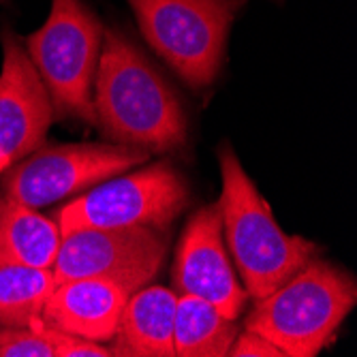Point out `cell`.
Returning <instances> with one entry per match:
<instances>
[{
    "mask_svg": "<svg viewBox=\"0 0 357 357\" xmlns=\"http://www.w3.org/2000/svg\"><path fill=\"white\" fill-rule=\"evenodd\" d=\"M94 124L116 146L163 154L188 142V120L174 86L120 30H103L92 90Z\"/></svg>",
    "mask_w": 357,
    "mask_h": 357,
    "instance_id": "1",
    "label": "cell"
},
{
    "mask_svg": "<svg viewBox=\"0 0 357 357\" xmlns=\"http://www.w3.org/2000/svg\"><path fill=\"white\" fill-rule=\"evenodd\" d=\"M218 163L222 178L218 208L227 252L234 257L246 296L255 302L264 300L317 259L321 248L310 240L289 236L280 229L229 144L218 148Z\"/></svg>",
    "mask_w": 357,
    "mask_h": 357,
    "instance_id": "2",
    "label": "cell"
},
{
    "mask_svg": "<svg viewBox=\"0 0 357 357\" xmlns=\"http://www.w3.org/2000/svg\"><path fill=\"white\" fill-rule=\"evenodd\" d=\"M355 302L353 274L312 259L270 296L255 302L244 321V332L261 336L289 357H317Z\"/></svg>",
    "mask_w": 357,
    "mask_h": 357,
    "instance_id": "3",
    "label": "cell"
},
{
    "mask_svg": "<svg viewBox=\"0 0 357 357\" xmlns=\"http://www.w3.org/2000/svg\"><path fill=\"white\" fill-rule=\"evenodd\" d=\"M103 30L82 0H52L47 22L26 39V54L50 94L54 118L94 124L92 86Z\"/></svg>",
    "mask_w": 357,
    "mask_h": 357,
    "instance_id": "4",
    "label": "cell"
},
{
    "mask_svg": "<svg viewBox=\"0 0 357 357\" xmlns=\"http://www.w3.org/2000/svg\"><path fill=\"white\" fill-rule=\"evenodd\" d=\"M150 47L192 88L210 86L242 0H128Z\"/></svg>",
    "mask_w": 357,
    "mask_h": 357,
    "instance_id": "5",
    "label": "cell"
},
{
    "mask_svg": "<svg viewBox=\"0 0 357 357\" xmlns=\"http://www.w3.org/2000/svg\"><path fill=\"white\" fill-rule=\"evenodd\" d=\"M190 188L184 176L160 160L131 176L96 184L75 202L56 212L60 236L77 229H124V227H165L184 212Z\"/></svg>",
    "mask_w": 357,
    "mask_h": 357,
    "instance_id": "6",
    "label": "cell"
},
{
    "mask_svg": "<svg viewBox=\"0 0 357 357\" xmlns=\"http://www.w3.org/2000/svg\"><path fill=\"white\" fill-rule=\"evenodd\" d=\"M148 158L146 150L116 144L41 146L3 174L0 188L7 197L37 210L73 197Z\"/></svg>",
    "mask_w": 357,
    "mask_h": 357,
    "instance_id": "7",
    "label": "cell"
},
{
    "mask_svg": "<svg viewBox=\"0 0 357 357\" xmlns=\"http://www.w3.org/2000/svg\"><path fill=\"white\" fill-rule=\"evenodd\" d=\"M165 252V238L150 227L77 229L60 240L54 282L99 278L135 294L158 274Z\"/></svg>",
    "mask_w": 357,
    "mask_h": 357,
    "instance_id": "8",
    "label": "cell"
},
{
    "mask_svg": "<svg viewBox=\"0 0 357 357\" xmlns=\"http://www.w3.org/2000/svg\"><path fill=\"white\" fill-rule=\"evenodd\" d=\"M174 289L176 296L204 300L231 321L242 314L248 296L225 248L218 204L202 208L186 222L176 250Z\"/></svg>",
    "mask_w": 357,
    "mask_h": 357,
    "instance_id": "9",
    "label": "cell"
},
{
    "mask_svg": "<svg viewBox=\"0 0 357 357\" xmlns=\"http://www.w3.org/2000/svg\"><path fill=\"white\" fill-rule=\"evenodd\" d=\"M0 71V174L43 146L54 120L50 94L13 32L3 35Z\"/></svg>",
    "mask_w": 357,
    "mask_h": 357,
    "instance_id": "10",
    "label": "cell"
},
{
    "mask_svg": "<svg viewBox=\"0 0 357 357\" xmlns=\"http://www.w3.org/2000/svg\"><path fill=\"white\" fill-rule=\"evenodd\" d=\"M128 291L99 278H79L56 284L41 319L50 328L92 342H109Z\"/></svg>",
    "mask_w": 357,
    "mask_h": 357,
    "instance_id": "11",
    "label": "cell"
},
{
    "mask_svg": "<svg viewBox=\"0 0 357 357\" xmlns=\"http://www.w3.org/2000/svg\"><path fill=\"white\" fill-rule=\"evenodd\" d=\"M176 291L148 284L128 296L109 349L118 357H174Z\"/></svg>",
    "mask_w": 357,
    "mask_h": 357,
    "instance_id": "12",
    "label": "cell"
},
{
    "mask_svg": "<svg viewBox=\"0 0 357 357\" xmlns=\"http://www.w3.org/2000/svg\"><path fill=\"white\" fill-rule=\"evenodd\" d=\"M60 240L54 218L0 195V264L54 268Z\"/></svg>",
    "mask_w": 357,
    "mask_h": 357,
    "instance_id": "13",
    "label": "cell"
},
{
    "mask_svg": "<svg viewBox=\"0 0 357 357\" xmlns=\"http://www.w3.org/2000/svg\"><path fill=\"white\" fill-rule=\"evenodd\" d=\"M240 334L238 323L204 300L178 296L174 357H227Z\"/></svg>",
    "mask_w": 357,
    "mask_h": 357,
    "instance_id": "14",
    "label": "cell"
},
{
    "mask_svg": "<svg viewBox=\"0 0 357 357\" xmlns=\"http://www.w3.org/2000/svg\"><path fill=\"white\" fill-rule=\"evenodd\" d=\"M52 268L0 264V328H28L54 291Z\"/></svg>",
    "mask_w": 357,
    "mask_h": 357,
    "instance_id": "15",
    "label": "cell"
},
{
    "mask_svg": "<svg viewBox=\"0 0 357 357\" xmlns=\"http://www.w3.org/2000/svg\"><path fill=\"white\" fill-rule=\"evenodd\" d=\"M28 328L37 330L39 334H43L50 340L56 357H118L109 347H105V342H92V340L62 334V332L50 328L41 317L32 321Z\"/></svg>",
    "mask_w": 357,
    "mask_h": 357,
    "instance_id": "16",
    "label": "cell"
},
{
    "mask_svg": "<svg viewBox=\"0 0 357 357\" xmlns=\"http://www.w3.org/2000/svg\"><path fill=\"white\" fill-rule=\"evenodd\" d=\"M0 357H56V353L37 330L0 328Z\"/></svg>",
    "mask_w": 357,
    "mask_h": 357,
    "instance_id": "17",
    "label": "cell"
},
{
    "mask_svg": "<svg viewBox=\"0 0 357 357\" xmlns=\"http://www.w3.org/2000/svg\"><path fill=\"white\" fill-rule=\"evenodd\" d=\"M227 357H289L261 336L250 334V332H240L236 342L231 344Z\"/></svg>",
    "mask_w": 357,
    "mask_h": 357,
    "instance_id": "18",
    "label": "cell"
}]
</instances>
